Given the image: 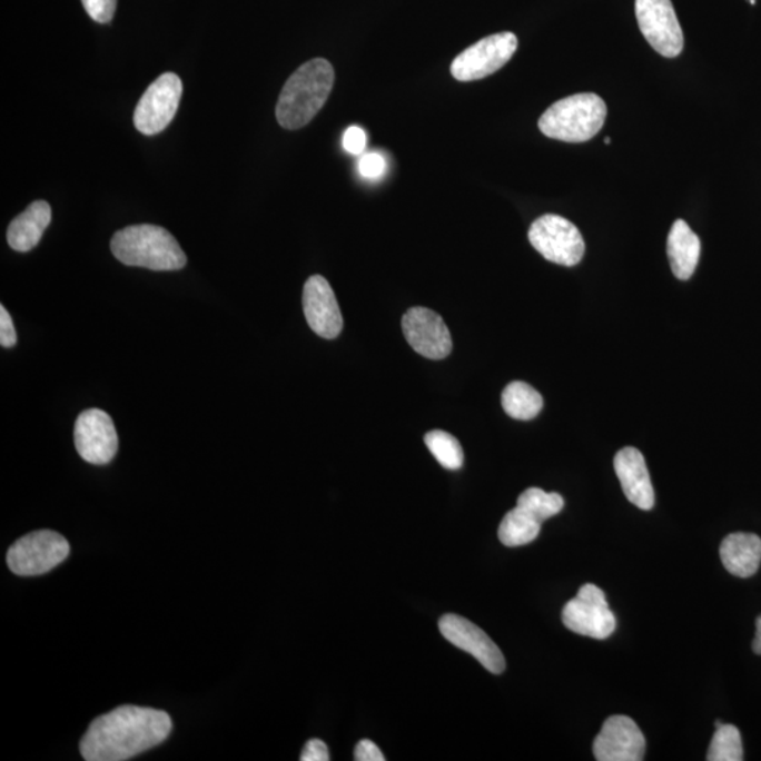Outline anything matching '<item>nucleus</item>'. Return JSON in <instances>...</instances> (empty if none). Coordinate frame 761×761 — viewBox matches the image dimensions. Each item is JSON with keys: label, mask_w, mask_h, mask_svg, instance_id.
<instances>
[{"label": "nucleus", "mask_w": 761, "mask_h": 761, "mask_svg": "<svg viewBox=\"0 0 761 761\" xmlns=\"http://www.w3.org/2000/svg\"><path fill=\"white\" fill-rule=\"evenodd\" d=\"M172 731L168 713L125 705L95 719L81 740L87 761H123L158 747Z\"/></svg>", "instance_id": "nucleus-1"}, {"label": "nucleus", "mask_w": 761, "mask_h": 761, "mask_svg": "<svg viewBox=\"0 0 761 761\" xmlns=\"http://www.w3.org/2000/svg\"><path fill=\"white\" fill-rule=\"evenodd\" d=\"M335 85V70L324 58H315L299 67L284 85L277 109L278 123L298 130L324 108Z\"/></svg>", "instance_id": "nucleus-2"}, {"label": "nucleus", "mask_w": 761, "mask_h": 761, "mask_svg": "<svg viewBox=\"0 0 761 761\" xmlns=\"http://www.w3.org/2000/svg\"><path fill=\"white\" fill-rule=\"evenodd\" d=\"M110 250L125 266L152 269V271H177L187 266V256L164 227L136 225L115 233Z\"/></svg>", "instance_id": "nucleus-3"}, {"label": "nucleus", "mask_w": 761, "mask_h": 761, "mask_svg": "<svg viewBox=\"0 0 761 761\" xmlns=\"http://www.w3.org/2000/svg\"><path fill=\"white\" fill-rule=\"evenodd\" d=\"M606 113V105L599 95H571L550 106L538 119V129L550 139L584 142L600 134Z\"/></svg>", "instance_id": "nucleus-4"}, {"label": "nucleus", "mask_w": 761, "mask_h": 761, "mask_svg": "<svg viewBox=\"0 0 761 761\" xmlns=\"http://www.w3.org/2000/svg\"><path fill=\"white\" fill-rule=\"evenodd\" d=\"M528 241L546 260L574 267L583 260L585 243L579 227L557 215H544L533 221Z\"/></svg>", "instance_id": "nucleus-5"}, {"label": "nucleus", "mask_w": 761, "mask_h": 761, "mask_svg": "<svg viewBox=\"0 0 761 761\" xmlns=\"http://www.w3.org/2000/svg\"><path fill=\"white\" fill-rule=\"evenodd\" d=\"M70 554V544L60 533L37 531L12 544L8 552V565L14 574L41 575L61 564Z\"/></svg>", "instance_id": "nucleus-6"}, {"label": "nucleus", "mask_w": 761, "mask_h": 761, "mask_svg": "<svg viewBox=\"0 0 761 761\" xmlns=\"http://www.w3.org/2000/svg\"><path fill=\"white\" fill-rule=\"evenodd\" d=\"M564 626L571 632L605 641L616 629V617L607 605L605 592L594 584L581 586L577 596L565 604Z\"/></svg>", "instance_id": "nucleus-7"}, {"label": "nucleus", "mask_w": 761, "mask_h": 761, "mask_svg": "<svg viewBox=\"0 0 761 761\" xmlns=\"http://www.w3.org/2000/svg\"><path fill=\"white\" fill-rule=\"evenodd\" d=\"M517 50V37L511 31L485 37L475 42L452 63V76L457 81H478L506 66Z\"/></svg>", "instance_id": "nucleus-8"}, {"label": "nucleus", "mask_w": 761, "mask_h": 761, "mask_svg": "<svg viewBox=\"0 0 761 761\" xmlns=\"http://www.w3.org/2000/svg\"><path fill=\"white\" fill-rule=\"evenodd\" d=\"M182 97V82L176 73L166 72L147 88L135 110V126L140 134H161L176 116Z\"/></svg>", "instance_id": "nucleus-9"}, {"label": "nucleus", "mask_w": 761, "mask_h": 761, "mask_svg": "<svg viewBox=\"0 0 761 761\" xmlns=\"http://www.w3.org/2000/svg\"><path fill=\"white\" fill-rule=\"evenodd\" d=\"M639 28L659 55L674 58L684 49V34L671 0H636Z\"/></svg>", "instance_id": "nucleus-10"}, {"label": "nucleus", "mask_w": 761, "mask_h": 761, "mask_svg": "<svg viewBox=\"0 0 761 761\" xmlns=\"http://www.w3.org/2000/svg\"><path fill=\"white\" fill-rule=\"evenodd\" d=\"M73 438L79 456L87 463L108 464L118 453L119 437L112 417L100 409H88L78 416Z\"/></svg>", "instance_id": "nucleus-11"}, {"label": "nucleus", "mask_w": 761, "mask_h": 761, "mask_svg": "<svg viewBox=\"0 0 761 761\" xmlns=\"http://www.w3.org/2000/svg\"><path fill=\"white\" fill-rule=\"evenodd\" d=\"M402 330L416 353L431 359H443L452 353L451 330L443 317L427 308H412L402 317Z\"/></svg>", "instance_id": "nucleus-12"}, {"label": "nucleus", "mask_w": 761, "mask_h": 761, "mask_svg": "<svg viewBox=\"0 0 761 761\" xmlns=\"http://www.w3.org/2000/svg\"><path fill=\"white\" fill-rule=\"evenodd\" d=\"M438 629L448 642L472 654L490 673H504L506 668L504 654L483 629L453 613L441 617Z\"/></svg>", "instance_id": "nucleus-13"}, {"label": "nucleus", "mask_w": 761, "mask_h": 761, "mask_svg": "<svg viewBox=\"0 0 761 761\" xmlns=\"http://www.w3.org/2000/svg\"><path fill=\"white\" fill-rule=\"evenodd\" d=\"M646 739L633 719L625 715L607 718L594 742L599 761H641Z\"/></svg>", "instance_id": "nucleus-14"}, {"label": "nucleus", "mask_w": 761, "mask_h": 761, "mask_svg": "<svg viewBox=\"0 0 761 761\" xmlns=\"http://www.w3.org/2000/svg\"><path fill=\"white\" fill-rule=\"evenodd\" d=\"M304 312L306 320L317 336L336 338L343 330L342 310L335 293L322 275H314L304 287Z\"/></svg>", "instance_id": "nucleus-15"}, {"label": "nucleus", "mask_w": 761, "mask_h": 761, "mask_svg": "<svg viewBox=\"0 0 761 761\" xmlns=\"http://www.w3.org/2000/svg\"><path fill=\"white\" fill-rule=\"evenodd\" d=\"M613 467L627 501L643 511L652 510L654 490L643 454L634 447L622 448L613 459Z\"/></svg>", "instance_id": "nucleus-16"}, {"label": "nucleus", "mask_w": 761, "mask_h": 761, "mask_svg": "<svg viewBox=\"0 0 761 761\" xmlns=\"http://www.w3.org/2000/svg\"><path fill=\"white\" fill-rule=\"evenodd\" d=\"M725 569L740 579L752 577L761 563V538L753 533H732L719 548Z\"/></svg>", "instance_id": "nucleus-17"}, {"label": "nucleus", "mask_w": 761, "mask_h": 761, "mask_svg": "<svg viewBox=\"0 0 761 761\" xmlns=\"http://www.w3.org/2000/svg\"><path fill=\"white\" fill-rule=\"evenodd\" d=\"M51 206L46 200H36L10 224L8 229L9 246L19 253L33 250L51 224Z\"/></svg>", "instance_id": "nucleus-18"}, {"label": "nucleus", "mask_w": 761, "mask_h": 761, "mask_svg": "<svg viewBox=\"0 0 761 761\" xmlns=\"http://www.w3.org/2000/svg\"><path fill=\"white\" fill-rule=\"evenodd\" d=\"M668 254L671 271L681 281H686L695 273L701 256L700 237L684 220H675L669 233Z\"/></svg>", "instance_id": "nucleus-19"}, {"label": "nucleus", "mask_w": 761, "mask_h": 761, "mask_svg": "<svg viewBox=\"0 0 761 761\" xmlns=\"http://www.w3.org/2000/svg\"><path fill=\"white\" fill-rule=\"evenodd\" d=\"M542 522L517 506L507 512L502 520L498 537L502 544L507 547L523 546L535 541L541 535Z\"/></svg>", "instance_id": "nucleus-20"}, {"label": "nucleus", "mask_w": 761, "mask_h": 761, "mask_svg": "<svg viewBox=\"0 0 761 761\" xmlns=\"http://www.w3.org/2000/svg\"><path fill=\"white\" fill-rule=\"evenodd\" d=\"M502 408L517 421H531L543 409L542 395L532 385L514 381L502 393Z\"/></svg>", "instance_id": "nucleus-21"}, {"label": "nucleus", "mask_w": 761, "mask_h": 761, "mask_svg": "<svg viewBox=\"0 0 761 761\" xmlns=\"http://www.w3.org/2000/svg\"><path fill=\"white\" fill-rule=\"evenodd\" d=\"M425 443L433 456L444 468L452 470V472L462 468L464 463L462 444L451 433L443 431L429 432L425 436Z\"/></svg>", "instance_id": "nucleus-22"}, {"label": "nucleus", "mask_w": 761, "mask_h": 761, "mask_svg": "<svg viewBox=\"0 0 761 761\" xmlns=\"http://www.w3.org/2000/svg\"><path fill=\"white\" fill-rule=\"evenodd\" d=\"M516 505L543 523L563 511L564 500L557 493H544L541 488H528L517 498Z\"/></svg>", "instance_id": "nucleus-23"}, {"label": "nucleus", "mask_w": 761, "mask_h": 761, "mask_svg": "<svg viewBox=\"0 0 761 761\" xmlns=\"http://www.w3.org/2000/svg\"><path fill=\"white\" fill-rule=\"evenodd\" d=\"M743 743L739 729L733 725L716 728L713 734L710 750H708V761H742Z\"/></svg>", "instance_id": "nucleus-24"}, {"label": "nucleus", "mask_w": 761, "mask_h": 761, "mask_svg": "<svg viewBox=\"0 0 761 761\" xmlns=\"http://www.w3.org/2000/svg\"><path fill=\"white\" fill-rule=\"evenodd\" d=\"M82 4L91 19L105 24L113 19L118 0H82Z\"/></svg>", "instance_id": "nucleus-25"}, {"label": "nucleus", "mask_w": 761, "mask_h": 761, "mask_svg": "<svg viewBox=\"0 0 761 761\" xmlns=\"http://www.w3.org/2000/svg\"><path fill=\"white\" fill-rule=\"evenodd\" d=\"M385 167H387V162H385L384 156H381L379 152H368L358 162L359 176L367 179H378L383 177Z\"/></svg>", "instance_id": "nucleus-26"}, {"label": "nucleus", "mask_w": 761, "mask_h": 761, "mask_svg": "<svg viewBox=\"0 0 761 761\" xmlns=\"http://www.w3.org/2000/svg\"><path fill=\"white\" fill-rule=\"evenodd\" d=\"M367 135L366 131L358 126L348 127L345 136H343V147L348 155L358 156L366 150Z\"/></svg>", "instance_id": "nucleus-27"}, {"label": "nucleus", "mask_w": 761, "mask_h": 761, "mask_svg": "<svg viewBox=\"0 0 761 761\" xmlns=\"http://www.w3.org/2000/svg\"><path fill=\"white\" fill-rule=\"evenodd\" d=\"M18 343L12 317L4 306H0V345L2 347H13Z\"/></svg>", "instance_id": "nucleus-28"}, {"label": "nucleus", "mask_w": 761, "mask_h": 761, "mask_svg": "<svg viewBox=\"0 0 761 761\" xmlns=\"http://www.w3.org/2000/svg\"><path fill=\"white\" fill-rule=\"evenodd\" d=\"M330 759L329 749H327L326 743L322 742L319 739H312L304 749L303 754H300V760L303 761H327Z\"/></svg>", "instance_id": "nucleus-29"}, {"label": "nucleus", "mask_w": 761, "mask_h": 761, "mask_svg": "<svg viewBox=\"0 0 761 761\" xmlns=\"http://www.w3.org/2000/svg\"><path fill=\"white\" fill-rule=\"evenodd\" d=\"M354 760L357 761H384V754L372 740H362L354 750Z\"/></svg>", "instance_id": "nucleus-30"}, {"label": "nucleus", "mask_w": 761, "mask_h": 761, "mask_svg": "<svg viewBox=\"0 0 761 761\" xmlns=\"http://www.w3.org/2000/svg\"><path fill=\"white\" fill-rule=\"evenodd\" d=\"M753 652L761 654V615L755 621V638L753 641Z\"/></svg>", "instance_id": "nucleus-31"}, {"label": "nucleus", "mask_w": 761, "mask_h": 761, "mask_svg": "<svg viewBox=\"0 0 761 761\" xmlns=\"http://www.w3.org/2000/svg\"><path fill=\"white\" fill-rule=\"evenodd\" d=\"M605 145H611V139H605Z\"/></svg>", "instance_id": "nucleus-32"}]
</instances>
